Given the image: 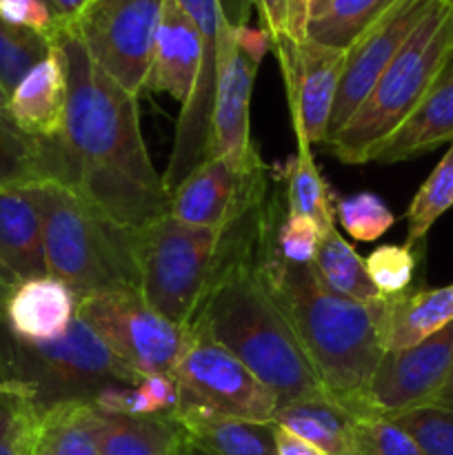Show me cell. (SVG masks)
<instances>
[{
	"instance_id": "6da1fadb",
	"label": "cell",
	"mask_w": 453,
	"mask_h": 455,
	"mask_svg": "<svg viewBox=\"0 0 453 455\" xmlns=\"http://www.w3.org/2000/svg\"><path fill=\"white\" fill-rule=\"evenodd\" d=\"M67 83L65 127L56 145L60 185L129 229L169 213V194L140 132L138 98L109 78L69 22L49 34Z\"/></svg>"
},
{
	"instance_id": "7a4b0ae2",
	"label": "cell",
	"mask_w": 453,
	"mask_h": 455,
	"mask_svg": "<svg viewBox=\"0 0 453 455\" xmlns=\"http://www.w3.org/2000/svg\"><path fill=\"white\" fill-rule=\"evenodd\" d=\"M269 189L271 182L220 229L211 278L187 329L231 351L262 385L274 391L278 407H284L329 394L258 274V249Z\"/></svg>"
},
{
	"instance_id": "3957f363",
	"label": "cell",
	"mask_w": 453,
	"mask_h": 455,
	"mask_svg": "<svg viewBox=\"0 0 453 455\" xmlns=\"http://www.w3.org/2000/svg\"><path fill=\"white\" fill-rule=\"evenodd\" d=\"M287 209L282 180L271 172L258 274L291 324L327 394L358 420H369L367 389L386 354L380 338L382 298L358 302L333 293L314 265H293L278 253L274 227Z\"/></svg>"
},
{
	"instance_id": "277c9868",
	"label": "cell",
	"mask_w": 453,
	"mask_h": 455,
	"mask_svg": "<svg viewBox=\"0 0 453 455\" xmlns=\"http://www.w3.org/2000/svg\"><path fill=\"white\" fill-rule=\"evenodd\" d=\"M43 227L49 275L76 298L109 291H138L133 229L56 180L25 187Z\"/></svg>"
},
{
	"instance_id": "5b68a950",
	"label": "cell",
	"mask_w": 453,
	"mask_h": 455,
	"mask_svg": "<svg viewBox=\"0 0 453 455\" xmlns=\"http://www.w3.org/2000/svg\"><path fill=\"white\" fill-rule=\"evenodd\" d=\"M453 56V12L438 0L376 80L355 114L324 145L345 164L373 163Z\"/></svg>"
},
{
	"instance_id": "8992f818",
	"label": "cell",
	"mask_w": 453,
	"mask_h": 455,
	"mask_svg": "<svg viewBox=\"0 0 453 455\" xmlns=\"http://www.w3.org/2000/svg\"><path fill=\"white\" fill-rule=\"evenodd\" d=\"M138 382L140 376L78 318L60 340L40 345L16 340L0 318V391L25 395L38 411L76 400L91 403L107 387Z\"/></svg>"
},
{
	"instance_id": "52a82bcc",
	"label": "cell",
	"mask_w": 453,
	"mask_h": 455,
	"mask_svg": "<svg viewBox=\"0 0 453 455\" xmlns=\"http://www.w3.org/2000/svg\"><path fill=\"white\" fill-rule=\"evenodd\" d=\"M220 229L180 222L171 213L133 229L138 291L169 323L187 327L204 296Z\"/></svg>"
},
{
	"instance_id": "ba28073f",
	"label": "cell",
	"mask_w": 453,
	"mask_h": 455,
	"mask_svg": "<svg viewBox=\"0 0 453 455\" xmlns=\"http://www.w3.org/2000/svg\"><path fill=\"white\" fill-rule=\"evenodd\" d=\"M76 318L133 373L171 376L187 342V327L169 323L142 300L140 291H109L78 298Z\"/></svg>"
},
{
	"instance_id": "9c48e42d",
	"label": "cell",
	"mask_w": 453,
	"mask_h": 455,
	"mask_svg": "<svg viewBox=\"0 0 453 455\" xmlns=\"http://www.w3.org/2000/svg\"><path fill=\"white\" fill-rule=\"evenodd\" d=\"M164 0H91L69 25L91 60L131 96L147 89Z\"/></svg>"
},
{
	"instance_id": "30bf717a",
	"label": "cell",
	"mask_w": 453,
	"mask_h": 455,
	"mask_svg": "<svg viewBox=\"0 0 453 455\" xmlns=\"http://www.w3.org/2000/svg\"><path fill=\"white\" fill-rule=\"evenodd\" d=\"M171 378L180 389V407L207 409L253 422H274L278 411V398L269 387L231 351L191 329H187L185 349Z\"/></svg>"
},
{
	"instance_id": "8fae6325",
	"label": "cell",
	"mask_w": 453,
	"mask_h": 455,
	"mask_svg": "<svg viewBox=\"0 0 453 455\" xmlns=\"http://www.w3.org/2000/svg\"><path fill=\"white\" fill-rule=\"evenodd\" d=\"M271 49L282 69L298 149L322 145L340 89L346 52L309 38L293 40L287 34L271 38Z\"/></svg>"
},
{
	"instance_id": "7c38bea8",
	"label": "cell",
	"mask_w": 453,
	"mask_h": 455,
	"mask_svg": "<svg viewBox=\"0 0 453 455\" xmlns=\"http://www.w3.org/2000/svg\"><path fill=\"white\" fill-rule=\"evenodd\" d=\"M269 176L258 149L242 163L209 158L169 194V213L191 227L222 229L262 194Z\"/></svg>"
},
{
	"instance_id": "4fadbf2b",
	"label": "cell",
	"mask_w": 453,
	"mask_h": 455,
	"mask_svg": "<svg viewBox=\"0 0 453 455\" xmlns=\"http://www.w3.org/2000/svg\"><path fill=\"white\" fill-rule=\"evenodd\" d=\"M453 373V323L402 351H386L367 389L373 418L426 407Z\"/></svg>"
},
{
	"instance_id": "5bb4252c",
	"label": "cell",
	"mask_w": 453,
	"mask_h": 455,
	"mask_svg": "<svg viewBox=\"0 0 453 455\" xmlns=\"http://www.w3.org/2000/svg\"><path fill=\"white\" fill-rule=\"evenodd\" d=\"M435 3L438 0H398L346 49L345 71H342L340 89L333 102L327 140L338 129H342V124L362 105L382 71L393 60L395 53L402 49L409 36L416 31V27Z\"/></svg>"
},
{
	"instance_id": "9a60e30c",
	"label": "cell",
	"mask_w": 453,
	"mask_h": 455,
	"mask_svg": "<svg viewBox=\"0 0 453 455\" xmlns=\"http://www.w3.org/2000/svg\"><path fill=\"white\" fill-rule=\"evenodd\" d=\"M260 60L235 38V22L222 31L218 47V80L211 118V158L242 163L256 151L251 142V93Z\"/></svg>"
},
{
	"instance_id": "2e32d148",
	"label": "cell",
	"mask_w": 453,
	"mask_h": 455,
	"mask_svg": "<svg viewBox=\"0 0 453 455\" xmlns=\"http://www.w3.org/2000/svg\"><path fill=\"white\" fill-rule=\"evenodd\" d=\"M76 293L53 275L22 280L0 300V318L16 340L56 342L76 320Z\"/></svg>"
},
{
	"instance_id": "e0dca14e",
	"label": "cell",
	"mask_w": 453,
	"mask_h": 455,
	"mask_svg": "<svg viewBox=\"0 0 453 455\" xmlns=\"http://www.w3.org/2000/svg\"><path fill=\"white\" fill-rule=\"evenodd\" d=\"M203 62V38L178 0H164L155 31L147 89L163 92L185 105L195 87Z\"/></svg>"
},
{
	"instance_id": "ac0fdd59",
	"label": "cell",
	"mask_w": 453,
	"mask_h": 455,
	"mask_svg": "<svg viewBox=\"0 0 453 455\" xmlns=\"http://www.w3.org/2000/svg\"><path fill=\"white\" fill-rule=\"evenodd\" d=\"M453 142V56L433 80L420 105L385 140L373 163H402Z\"/></svg>"
},
{
	"instance_id": "d6986e66",
	"label": "cell",
	"mask_w": 453,
	"mask_h": 455,
	"mask_svg": "<svg viewBox=\"0 0 453 455\" xmlns=\"http://www.w3.org/2000/svg\"><path fill=\"white\" fill-rule=\"evenodd\" d=\"M49 275L40 216L22 189L0 187V300L13 284Z\"/></svg>"
},
{
	"instance_id": "ffe728a7",
	"label": "cell",
	"mask_w": 453,
	"mask_h": 455,
	"mask_svg": "<svg viewBox=\"0 0 453 455\" xmlns=\"http://www.w3.org/2000/svg\"><path fill=\"white\" fill-rule=\"evenodd\" d=\"M91 435L100 455H182L189 447V435L176 411L107 416L96 409Z\"/></svg>"
},
{
	"instance_id": "44dd1931",
	"label": "cell",
	"mask_w": 453,
	"mask_h": 455,
	"mask_svg": "<svg viewBox=\"0 0 453 455\" xmlns=\"http://www.w3.org/2000/svg\"><path fill=\"white\" fill-rule=\"evenodd\" d=\"M453 323V287L411 289L382 298L380 338L385 351L416 347Z\"/></svg>"
},
{
	"instance_id": "7402d4cb",
	"label": "cell",
	"mask_w": 453,
	"mask_h": 455,
	"mask_svg": "<svg viewBox=\"0 0 453 455\" xmlns=\"http://www.w3.org/2000/svg\"><path fill=\"white\" fill-rule=\"evenodd\" d=\"M7 111L29 136L43 140L60 136L67 114V83L53 49L18 83L9 96Z\"/></svg>"
},
{
	"instance_id": "603a6c76",
	"label": "cell",
	"mask_w": 453,
	"mask_h": 455,
	"mask_svg": "<svg viewBox=\"0 0 453 455\" xmlns=\"http://www.w3.org/2000/svg\"><path fill=\"white\" fill-rule=\"evenodd\" d=\"M176 416L189 443L204 455H275L274 422L242 420L198 407H180Z\"/></svg>"
},
{
	"instance_id": "cb8c5ba5",
	"label": "cell",
	"mask_w": 453,
	"mask_h": 455,
	"mask_svg": "<svg viewBox=\"0 0 453 455\" xmlns=\"http://www.w3.org/2000/svg\"><path fill=\"white\" fill-rule=\"evenodd\" d=\"M355 422L358 418L329 395L284 404L274 418V425L300 435L324 455H349Z\"/></svg>"
},
{
	"instance_id": "d4e9b609",
	"label": "cell",
	"mask_w": 453,
	"mask_h": 455,
	"mask_svg": "<svg viewBox=\"0 0 453 455\" xmlns=\"http://www.w3.org/2000/svg\"><path fill=\"white\" fill-rule=\"evenodd\" d=\"M56 180V147L22 132L9 111H0V187L25 189Z\"/></svg>"
},
{
	"instance_id": "484cf974",
	"label": "cell",
	"mask_w": 453,
	"mask_h": 455,
	"mask_svg": "<svg viewBox=\"0 0 453 455\" xmlns=\"http://www.w3.org/2000/svg\"><path fill=\"white\" fill-rule=\"evenodd\" d=\"M398 0H311L306 38L349 49Z\"/></svg>"
},
{
	"instance_id": "4316f807",
	"label": "cell",
	"mask_w": 453,
	"mask_h": 455,
	"mask_svg": "<svg viewBox=\"0 0 453 455\" xmlns=\"http://www.w3.org/2000/svg\"><path fill=\"white\" fill-rule=\"evenodd\" d=\"M314 269L333 293L349 300L376 302L382 296L364 269V258L340 235L336 227L324 231L318 251L314 258Z\"/></svg>"
},
{
	"instance_id": "83f0119b",
	"label": "cell",
	"mask_w": 453,
	"mask_h": 455,
	"mask_svg": "<svg viewBox=\"0 0 453 455\" xmlns=\"http://www.w3.org/2000/svg\"><path fill=\"white\" fill-rule=\"evenodd\" d=\"M287 196V209L291 216H306L320 227V231H329L336 218V209L331 204V194L324 182L322 173L315 167L311 149H298L282 167H275Z\"/></svg>"
},
{
	"instance_id": "f1b7e54d",
	"label": "cell",
	"mask_w": 453,
	"mask_h": 455,
	"mask_svg": "<svg viewBox=\"0 0 453 455\" xmlns=\"http://www.w3.org/2000/svg\"><path fill=\"white\" fill-rule=\"evenodd\" d=\"M91 403H60L40 411L36 455H100L91 435Z\"/></svg>"
},
{
	"instance_id": "f546056e",
	"label": "cell",
	"mask_w": 453,
	"mask_h": 455,
	"mask_svg": "<svg viewBox=\"0 0 453 455\" xmlns=\"http://www.w3.org/2000/svg\"><path fill=\"white\" fill-rule=\"evenodd\" d=\"M453 207V142L444 158L435 164L407 212V247H416L426 238L431 227Z\"/></svg>"
},
{
	"instance_id": "4dcf8cb0",
	"label": "cell",
	"mask_w": 453,
	"mask_h": 455,
	"mask_svg": "<svg viewBox=\"0 0 453 455\" xmlns=\"http://www.w3.org/2000/svg\"><path fill=\"white\" fill-rule=\"evenodd\" d=\"M52 53V40L40 31L9 25L0 18V87L12 96L22 78Z\"/></svg>"
},
{
	"instance_id": "1f68e13d",
	"label": "cell",
	"mask_w": 453,
	"mask_h": 455,
	"mask_svg": "<svg viewBox=\"0 0 453 455\" xmlns=\"http://www.w3.org/2000/svg\"><path fill=\"white\" fill-rule=\"evenodd\" d=\"M40 411L20 394L0 391V455H36Z\"/></svg>"
},
{
	"instance_id": "d6a6232c",
	"label": "cell",
	"mask_w": 453,
	"mask_h": 455,
	"mask_svg": "<svg viewBox=\"0 0 453 455\" xmlns=\"http://www.w3.org/2000/svg\"><path fill=\"white\" fill-rule=\"evenodd\" d=\"M336 216L342 229L360 243H371L393 227L395 216L385 200L371 191H362L338 203Z\"/></svg>"
},
{
	"instance_id": "836d02e7",
	"label": "cell",
	"mask_w": 453,
	"mask_h": 455,
	"mask_svg": "<svg viewBox=\"0 0 453 455\" xmlns=\"http://www.w3.org/2000/svg\"><path fill=\"white\" fill-rule=\"evenodd\" d=\"M417 443L425 455H453V411L442 407L411 409V411L389 416Z\"/></svg>"
},
{
	"instance_id": "e575fe53",
	"label": "cell",
	"mask_w": 453,
	"mask_h": 455,
	"mask_svg": "<svg viewBox=\"0 0 453 455\" xmlns=\"http://www.w3.org/2000/svg\"><path fill=\"white\" fill-rule=\"evenodd\" d=\"M349 455H425L416 440L389 418L358 420L351 434Z\"/></svg>"
},
{
	"instance_id": "d590c367",
	"label": "cell",
	"mask_w": 453,
	"mask_h": 455,
	"mask_svg": "<svg viewBox=\"0 0 453 455\" xmlns=\"http://www.w3.org/2000/svg\"><path fill=\"white\" fill-rule=\"evenodd\" d=\"M417 258L407 244H382L364 258V269L382 296H398L411 287Z\"/></svg>"
},
{
	"instance_id": "8d00e7d4",
	"label": "cell",
	"mask_w": 453,
	"mask_h": 455,
	"mask_svg": "<svg viewBox=\"0 0 453 455\" xmlns=\"http://www.w3.org/2000/svg\"><path fill=\"white\" fill-rule=\"evenodd\" d=\"M322 231L311 218L284 213L274 227V244L280 256L293 265H314Z\"/></svg>"
},
{
	"instance_id": "74e56055",
	"label": "cell",
	"mask_w": 453,
	"mask_h": 455,
	"mask_svg": "<svg viewBox=\"0 0 453 455\" xmlns=\"http://www.w3.org/2000/svg\"><path fill=\"white\" fill-rule=\"evenodd\" d=\"M0 18L9 25L27 27L44 36L60 25L47 0H0Z\"/></svg>"
},
{
	"instance_id": "f35d334b",
	"label": "cell",
	"mask_w": 453,
	"mask_h": 455,
	"mask_svg": "<svg viewBox=\"0 0 453 455\" xmlns=\"http://www.w3.org/2000/svg\"><path fill=\"white\" fill-rule=\"evenodd\" d=\"M138 387H140L147 394V398L154 403L158 413H171L180 407V389H178L176 380H173L171 376L158 373V376L140 378Z\"/></svg>"
},
{
	"instance_id": "ab89813d",
	"label": "cell",
	"mask_w": 453,
	"mask_h": 455,
	"mask_svg": "<svg viewBox=\"0 0 453 455\" xmlns=\"http://www.w3.org/2000/svg\"><path fill=\"white\" fill-rule=\"evenodd\" d=\"M253 3H256L258 13H260L262 29L269 34V38L287 34V0H253Z\"/></svg>"
},
{
	"instance_id": "60d3db41",
	"label": "cell",
	"mask_w": 453,
	"mask_h": 455,
	"mask_svg": "<svg viewBox=\"0 0 453 455\" xmlns=\"http://www.w3.org/2000/svg\"><path fill=\"white\" fill-rule=\"evenodd\" d=\"M275 435V455H324L318 447L306 443L300 435L291 434V431L282 429V427L274 425Z\"/></svg>"
},
{
	"instance_id": "b9f144b4",
	"label": "cell",
	"mask_w": 453,
	"mask_h": 455,
	"mask_svg": "<svg viewBox=\"0 0 453 455\" xmlns=\"http://www.w3.org/2000/svg\"><path fill=\"white\" fill-rule=\"evenodd\" d=\"M287 36L293 40H306V27H309L311 0H287Z\"/></svg>"
},
{
	"instance_id": "7bdbcfd3",
	"label": "cell",
	"mask_w": 453,
	"mask_h": 455,
	"mask_svg": "<svg viewBox=\"0 0 453 455\" xmlns=\"http://www.w3.org/2000/svg\"><path fill=\"white\" fill-rule=\"evenodd\" d=\"M89 3H91V0H49L53 13H56L58 20L60 22L76 20V18H78V13L83 12Z\"/></svg>"
},
{
	"instance_id": "ee69618b",
	"label": "cell",
	"mask_w": 453,
	"mask_h": 455,
	"mask_svg": "<svg viewBox=\"0 0 453 455\" xmlns=\"http://www.w3.org/2000/svg\"><path fill=\"white\" fill-rule=\"evenodd\" d=\"M431 404H433V407H442V409H449V411H453V373L447 380V385H444L442 389L438 391V395L431 400Z\"/></svg>"
},
{
	"instance_id": "f6af8a7d",
	"label": "cell",
	"mask_w": 453,
	"mask_h": 455,
	"mask_svg": "<svg viewBox=\"0 0 453 455\" xmlns=\"http://www.w3.org/2000/svg\"><path fill=\"white\" fill-rule=\"evenodd\" d=\"M7 105H9V96H7V92H4V89L0 87V111L7 109Z\"/></svg>"
},
{
	"instance_id": "bcb514c9",
	"label": "cell",
	"mask_w": 453,
	"mask_h": 455,
	"mask_svg": "<svg viewBox=\"0 0 453 455\" xmlns=\"http://www.w3.org/2000/svg\"><path fill=\"white\" fill-rule=\"evenodd\" d=\"M182 455H204V453H203V451H200V449H195V447H194V444H191V443H189V447H187V449H185V453H182Z\"/></svg>"
},
{
	"instance_id": "7dc6e473",
	"label": "cell",
	"mask_w": 453,
	"mask_h": 455,
	"mask_svg": "<svg viewBox=\"0 0 453 455\" xmlns=\"http://www.w3.org/2000/svg\"><path fill=\"white\" fill-rule=\"evenodd\" d=\"M444 4H447V7L453 12V0H444Z\"/></svg>"
},
{
	"instance_id": "c3c4849f",
	"label": "cell",
	"mask_w": 453,
	"mask_h": 455,
	"mask_svg": "<svg viewBox=\"0 0 453 455\" xmlns=\"http://www.w3.org/2000/svg\"><path fill=\"white\" fill-rule=\"evenodd\" d=\"M451 287H453V284H451Z\"/></svg>"
},
{
	"instance_id": "681fc988",
	"label": "cell",
	"mask_w": 453,
	"mask_h": 455,
	"mask_svg": "<svg viewBox=\"0 0 453 455\" xmlns=\"http://www.w3.org/2000/svg\"><path fill=\"white\" fill-rule=\"evenodd\" d=\"M47 3H49V0H47Z\"/></svg>"
}]
</instances>
